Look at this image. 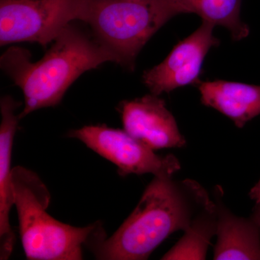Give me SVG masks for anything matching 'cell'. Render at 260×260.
<instances>
[{
	"mask_svg": "<svg viewBox=\"0 0 260 260\" xmlns=\"http://www.w3.org/2000/svg\"><path fill=\"white\" fill-rule=\"evenodd\" d=\"M107 61L115 62L112 53L71 23L39 61L31 62L28 51L13 47L2 56L1 67L23 90L20 119L38 109L58 105L80 75Z\"/></svg>",
	"mask_w": 260,
	"mask_h": 260,
	"instance_id": "2",
	"label": "cell"
},
{
	"mask_svg": "<svg viewBox=\"0 0 260 260\" xmlns=\"http://www.w3.org/2000/svg\"><path fill=\"white\" fill-rule=\"evenodd\" d=\"M218 213L213 200L200 212L179 242L161 259H205L211 239L216 236Z\"/></svg>",
	"mask_w": 260,
	"mask_h": 260,
	"instance_id": "12",
	"label": "cell"
},
{
	"mask_svg": "<svg viewBox=\"0 0 260 260\" xmlns=\"http://www.w3.org/2000/svg\"><path fill=\"white\" fill-rule=\"evenodd\" d=\"M15 206L27 259H83L84 246L90 248L106 238L102 223L75 227L58 221L47 213L51 195L35 172L23 167L12 170Z\"/></svg>",
	"mask_w": 260,
	"mask_h": 260,
	"instance_id": "3",
	"label": "cell"
},
{
	"mask_svg": "<svg viewBox=\"0 0 260 260\" xmlns=\"http://www.w3.org/2000/svg\"><path fill=\"white\" fill-rule=\"evenodd\" d=\"M90 0H0V44L53 42L74 20L85 22Z\"/></svg>",
	"mask_w": 260,
	"mask_h": 260,
	"instance_id": "5",
	"label": "cell"
},
{
	"mask_svg": "<svg viewBox=\"0 0 260 260\" xmlns=\"http://www.w3.org/2000/svg\"><path fill=\"white\" fill-rule=\"evenodd\" d=\"M213 24L203 21L191 35L181 41L169 55L143 74V83L152 94L170 93L184 85L196 83L205 57L219 40L213 36Z\"/></svg>",
	"mask_w": 260,
	"mask_h": 260,
	"instance_id": "7",
	"label": "cell"
},
{
	"mask_svg": "<svg viewBox=\"0 0 260 260\" xmlns=\"http://www.w3.org/2000/svg\"><path fill=\"white\" fill-rule=\"evenodd\" d=\"M181 13L191 11L179 0H90L84 23L116 63L133 70L150 38Z\"/></svg>",
	"mask_w": 260,
	"mask_h": 260,
	"instance_id": "4",
	"label": "cell"
},
{
	"mask_svg": "<svg viewBox=\"0 0 260 260\" xmlns=\"http://www.w3.org/2000/svg\"><path fill=\"white\" fill-rule=\"evenodd\" d=\"M124 130L152 150L181 148L186 140L158 95H147L121 105Z\"/></svg>",
	"mask_w": 260,
	"mask_h": 260,
	"instance_id": "8",
	"label": "cell"
},
{
	"mask_svg": "<svg viewBox=\"0 0 260 260\" xmlns=\"http://www.w3.org/2000/svg\"><path fill=\"white\" fill-rule=\"evenodd\" d=\"M224 191L217 185L213 200L218 213L217 241L214 246L215 260H260V228L251 218L232 213L223 201Z\"/></svg>",
	"mask_w": 260,
	"mask_h": 260,
	"instance_id": "9",
	"label": "cell"
},
{
	"mask_svg": "<svg viewBox=\"0 0 260 260\" xmlns=\"http://www.w3.org/2000/svg\"><path fill=\"white\" fill-rule=\"evenodd\" d=\"M68 137L80 140L95 153L113 162L121 177L151 174L154 177H173L181 169L180 162L174 155H159L124 130L105 124L71 130Z\"/></svg>",
	"mask_w": 260,
	"mask_h": 260,
	"instance_id": "6",
	"label": "cell"
},
{
	"mask_svg": "<svg viewBox=\"0 0 260 260\" xmlns=\"http://www.w3.org/2000/svg\"><path fill=\"white\" fill-rule=\"evenodd\" d=\"M198 88L202 104L228 116L237 127L260 115V85L215 80L201 82Z\"/></svg>",
	"mask_w": 260,
	"mask_h": 260,
	"instance_id": "11",
	"label": "cell"
},
{
	"mask_svg": "<svg viewBox=\"0 0 260 260\" xmlns=\"http://www.w3.org/2000/svg\"><path fill=\"white\" fill-rule=\"evenodd\" d=\"M20 106L13 98L1 99L0 125V259L10 258L13 251L15 236L10 223V213L15 205L12 181L11 160L13 140L18 127L19 117L15 110Z\"/></svg>",
	"mask_w": 260,
	"mask_h": 260,
	"instance_id": "10",
	"label": "cell"
},
{
	"mask_svg": "<svg viewBox=\"0 0 260 260\" xmlns=\"http://www.w3.org/2000/svg\"><path fill=\"white\" fill-rule=\"evenodd\" d=\"M249 197L251 200H254L256 203H259L260 202V179L256 183L255 185L251 188L250 191L249 193Z\"/></svg>",
	"mask_w": 260,
	"mask_h": 260,
	"instance_id": "14",
	"label": "cell"
},
{
	"mask_svg": "<svg viewBox=\"0 0 260 260\" xmlns=\"http://www.w3.org/2000/svg\"><path fill=\"white\" fill-rule=\"evenodd\" d=\"M251 218L254 220V222L260 228V202L256 203L255 206L253 208L252 214H251Z\"/></svg>",
	"mask_w": 260,
	"mask_h": 260,
	"instance_id": "15",
	"label": "cell"
},
{
	"mask_svg": "<svg viewBox=\"0 0 260 260\" xmlns=\"http://www.w3.org/2000/svg\"><path fill=\"white\" fill-rule=\"evenodd\" d=\"M210 200L198 181L154 177L122 225L89 249L97 259H148L169 236L184 232Z\"/></svg>",
	"mask_w": 260,
	"mask_h": 260,
	"instance_id": "1",
	"label": "cell"
},
{
	"mask_svg": "<svg viewBox=\"0 0 260 260\" xmlns=\"http://www.w3.org/2000/svg\"><path fill=\"white\" fill-rule=\"evenodd\" d=\"M191 13H196L203 21L221 25L230 32L233 40L247 37L249 28L241 19L242 0H179Z\"/></svg>",
	"mask_w": 260,
	"mask_h": 260,
	"instance_id": "13",
	"label": "cell"
}]
</instances>
